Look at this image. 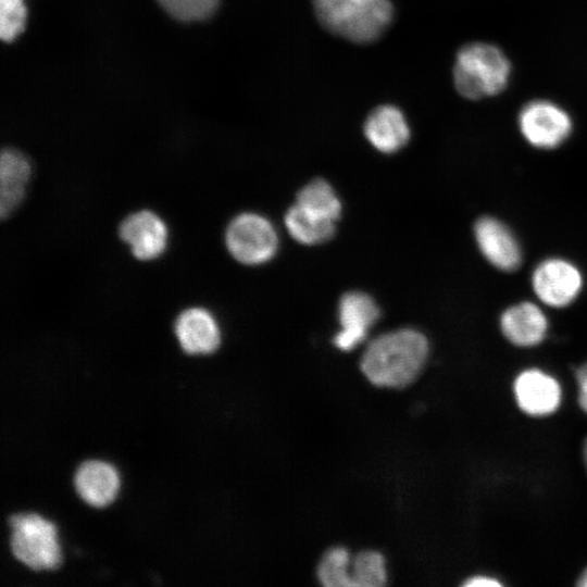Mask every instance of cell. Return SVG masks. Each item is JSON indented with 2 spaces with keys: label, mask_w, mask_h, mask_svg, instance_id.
Instances as JSON below:
<instances>
[{
  "label": "cell",
  "mask_w": 587,
  "mask_h": 587,
  "mask_svg": "<svg viewBox=\"0 0 587 587\" xmlns=\"http://www.w3.org/2000/svg\"><path fill=\"white\" fill-rule=\"evenodd\" d=\"M26 157L12 149L3 150L0 158V214L9 216L24 198L30 176Z\"/></svg>",
  "instance_id": "16"
},
{
  "label": "cell",
  "mask_w": 587,
  "mask_h": 587,
  "mask_svg": "<svg viewBox=\"0 0 587 587\" xmlns=\"http://www.w3.org/2000/svg\"><path fill=\"white\" fill-rule=\"evenodd\" d=\"M353 587H380L387 583L385 558L374 550L359 552L351 559Z\"/></svg>",
  "instance_id": "20"
},
{
  "label": "cell",
  "mask_w": 587,
  "mask_h": 587,
  "mask_svg": "<svg viewBox=\"0 0 587 587\" xmlns=\"http://www.w3.org/2000/svg\"><path fill=\"white\" fill-rule=\"evenodd\" d=\"M510 72V62L499 48L474 42L458 52L453 82L462 97L478 100L501 92L509 82Z\"/></svg>",
  "instance_id": "3"
},
{
  "label": "cell",
  "mask_w": 587,
  "mask_h": 587,
  "mask_svg": "<svg viewBox=\"0 0 587 587\" xmlns=\"http://www.w3.org/2000/svg\"><path fill=\"white\" fill-rule=\"evenodd\" d=\"M11 526L10 550L15 559L32 570H53L61 562L54 525L35 513L14 514Z\"/></svg>",
  "instance_id": "4"
},
{
  "label": "cell",
  "mask_w": 587,
  "mask_h": 587,
  "mask_svg": "<svg viewBox=\"0 0 587 587\" xmlns=\"http://www.w3.org/2000/svg\"><path fill=\"white\" fill-rule=\"evenodd\" d=\"M584 460H585V463H586V467H587V439L584 444Z\"/></svg>",
  "instance_id": "26"
},
{
  "label": "cell",
  "mask_w": 587,
  "mask_h": 587,
  "mask_svg": "<svg viewBox=\"0 0 587 587\" xmlns=\"http://www.w3.org/2000/svg\"><path fill=\"white\" fill-rule=\"evenodd\" d=\"M578 387V403L587 414V362L583 363L575 372Z\"/></svg>",
  "instance_id": "23"
},
{
  "label": "cell",
  "mask_w": 587,
  "mask_h": 587,
  "mask_svg": "<svg viewBox=\"0 0 587 587\" xmlns=\"http://www.w3.org/2000/svg\"><path fill=\"white\" fill-rule=\"evenodd\" d=\"M73 483L80 499L97 508L113 500L120 484L114 469L97 460L83 462L74 474Z\"/></svg>",
  "instance_id": "14"
},
{
  "label": "cell",
  "mask_w": 587,
  "mask_h": 587,
  "mask_svg": "<svg viewBox=\"0 0 587 587\" xmlns=\"http://www.w3.org/2000/svg\"><path fill=\"white\" fill-rule=\"evenodd\" d=\"M477 248L486 261L502 272H513L522 263L521 245L514 233L497 217H479L473 228Z\"/></svg>",
  "instance_id": "8"
},
{
  "label": "cell",
  "mask_w": 587,
  "mask_h": 587,
  "mask_svg": "<svg viewBox=\"0 0 587 587\" xmlns=\"http://www.w3.org/2000/svg\"><path fill=\"white\" fill-rule=\"evenodd\" d=\"M530 285L542 305L563 309L571 305L582 294L584 275L572 261L551 257L540 261L533 270Z\"/></svg>",
  "instance_id": "5"
},
{
  "label": "cell",
  "mask_w": 587,
  "mask_h": 587,
  "mask_svg": "<svg viewBox=\"0 0 587 587\" xmlns=\"http://www.w3.org/2000/svg\"><path fill=\"white\" fill-rule=\"evenodd\" d=\"M220 0H158L173 17L184 21H201L212 15Z\"/></svg>",
  "instance_id": "21"
},
{
  "label": "cell",
  "mask_w": 587,
  "mask_h": 587,
  "mask_svg": "<svg viewBox=\"0 0 587 587\" xmlns=\"http://www.w3.org/2000/svg\"><path fill=\"white\" fill-rule=\"evenodd\" d=\"M503 337L521 348L538 346L549 330V320L542 307L533 301H521L505 308L499 317Z\"/></svg>",
  "instance_id": "11"
},
{
  "label": "cell",
  "mask_w": 587,
  "mask_h": 587,
  "mask_svg": "<svg viewBox=\"0 0 587 587\" xmlns=\"http://www.w3.org/2000/svg\"><path fill=\"white\" fill-rule=\"evenodd\" d=\"M519 127L530 146L550 150L558 148L569 138L573 123L570 115L555 103L536 100L522 109Z\"/></svg>",
  "instance_id": "7"
},
{
  "label": "cell",
  "mask_w": 587,
  "mask_h": 587,
  "mask_svg": "<svg viewBox=\"0 0 587 587\" xmlns=\"http://www.w3.org/2000/svg\"><path fill=\"white\" fill-rule=\"evenodd\" d=\"M465 587H500L502 583L497 578L486 575H475L469 577L464 583Z\"/></svg>",
  "instance_id": "24"
},
{
  "label": "cell",
  "mask_w": 587,
  "mask_h": 587,
  "mask_svg": "<svg viewBox=\"0 0 587 587\" xmlns=\"http://www.w3.org/2000/svg\"><path fill=\"white\" fill-rule=\"evenodd\" d=\"M351 559L349 551L342 547L329 549L317 566L321 584L326 587H353Z\"/></svg>",
  "instance_id": "19"
},
{
  "label": "cell",
  "mask_w": 587,
  "mask_h": 587,
  "mask_svg": "<svg viewBox=\"0 0 587 587\" xmlns=\"http://www.w3.org/2000/svg\"><path fill=\"white\" fill-rule=\"evenodd\" d=\"M296 204L323 220L336 222L341 212V203L333 187L317 178L305 185L297 195Z\"/></svg>",
  "instance_id": "18"
},
{
  "label": "cell",
  "mask_w": 587,
  "mask_h": 587,
  "mask_svg": "<svg viewBox=\"0 0 587 587\" xmlns=\"http://www.w3.org/2000/svg\"><path fill=\"white\" fill-rule=\"evenodd\" d=\"M26 8L24 0H0V36L10 42L24 29Z\"/></svg>",
  "instance_id": "22"
},
{
  "label": "cell",
  "mask_w": 587,
  "mask_h": 587,
  "mask_svg": "<svg viewBox=\"0 0 587 587\" xmlns=\"http://www.w3.org/2000/svg\"><path fill=\"white\" fill-rule=\"evenodd\" d=\"M513 390L519 408L530 416L541 417L555 412L561 403L559 382L539 369L522 371L514 380Z\"/></svg>",
  "instance_id": "9"
},
{
  "label": "cell",
  "mask_w": 587,
  "mask_h": 587,
  "mask_svg": "<svg viewBox=\"0 0 587 587\" xmlns=\"http://www.w3.org/2000/svg\"><path fill=\"white\" fill-rule=\"evenodd\" d=\"M367 140L380 152L400 150L410 138V129L402 112L392 105L376 108L364 125Z\"/></svg>",
  "instance_id": "15"
},
{
  "label": "cell",
  "mask_w": 587,
  "mask_h": 587,
  "mask_svg": "<svg viewBox=\"0 0 587 587\" xmlns=\"http://www.w3.org/2000/svg\"><path fill=\"white\" fill-rule=\"evenodd\" d=\"M285 225L291 237L303 245L322 243L335 234V222L314 216L296 203L287 211Z\"/></svg>",
  "instance_id": "17"
},
{
  "label": "cell",
  "mask_w": 587,
  "mask_h": 587,
  "mask_svg": "<svg viewBox=\"0 0 587 587\" xmlns=\"http://www.w3.org/2000/svg\"><path fill=\"white\" fill-rule=\"evenodd\" d=\"M313 5L327 30L357 43L377 39L394 14L388 0H313Z\"/></svg>",
  "instance_id": "2"
},
{
  "label": "cell",
  "mask_w": 587,
  "mask_h": 587,
  "mask_svg": "<svg viewBox=\"0 0 587 587\" xmlns=\"http://www.w3.org/2000/svg\"><path fill=\"white\" fill-rule=\"evenodd\" d=\"M378 319L379 308L367 294H345L339 301L341 329L334 337V345L342 351L352 350L365 339L369 329Z\"/></svg>",
  "instance_id": "10"
},
{
  "label": "cell",
  "mask_w": 587,
  "mask_h": 587,
  "mask_svg": "<svg viewBox=\"0 0 587 587\" xmlns=\"http://www.w3.org/2000/svg\"><path fill=\"white\" fill-rule=\"evenodd\" d=\"M428 352L429 344L424 334L402 328L372 340L363 352L360 366L373 385L402 388L419 376Z\"/></svg>",
  "instance_id": "1"
},
{
  "label": "cell",
  "mask_w": 587,
  "mask_h": 587,
  "mask_svg": "<svg viewBox=\"0 0 587 587\" xmlns=\"http://www.w3.org/2000/svg\"><path fill=\"white\" fill-rule=\"evenodd\" d=\"M277 243V235L271 222L255 213L237 215L226 230L227 249L242 264L267 262L276 253Z\"/></svg>",
  "instance_id": "6"
},
{
  "label": "cell",
  "mask_w": 587,
  "mask_h": 587,
  "mask_svg": "<svg viewBox=\"0 0 587 587\" xmlns=\"http://www.w3.org/2000/svg\"><path fill=\"white\" fill-rule=\"evenodd\" d=\"M120 237L135 258L148 261L161 255L166 247L167 229L153 212L142 210L128 215L120 225Z\"/></svg>",
  "instance_id": "12"
},
{
  "label": "cell",
  "mask_w": 587,
  "mask_h": 587,
  "mask_svg": "<svg viewBox=\"0 0 587 587\" xmlns=\"http://www.w3.org/2000/svg\"><path fill=\"white\" fill-rule=\"evenodd\" d=\"M576 584L580 587H587V569L583 571Z\"/></svg>",
  "instance_id": "25"
},
{
  "label": "cell",
  "mask_w": 587,
  "mask_h": 587,
  "mask_svg": "<svg viewBox=\"0 0 587 587\" xmlns=\"http://www.w3.org/2000/svg\"><path fill=\"white\" fill-rule=\"evenodd\" d=\"M175 335L182 349L189 354L214 352L221 341L214 316L203 308H189L175 321Z\"/></svg>",
  "instance_id": "13"
}]
</instances>
